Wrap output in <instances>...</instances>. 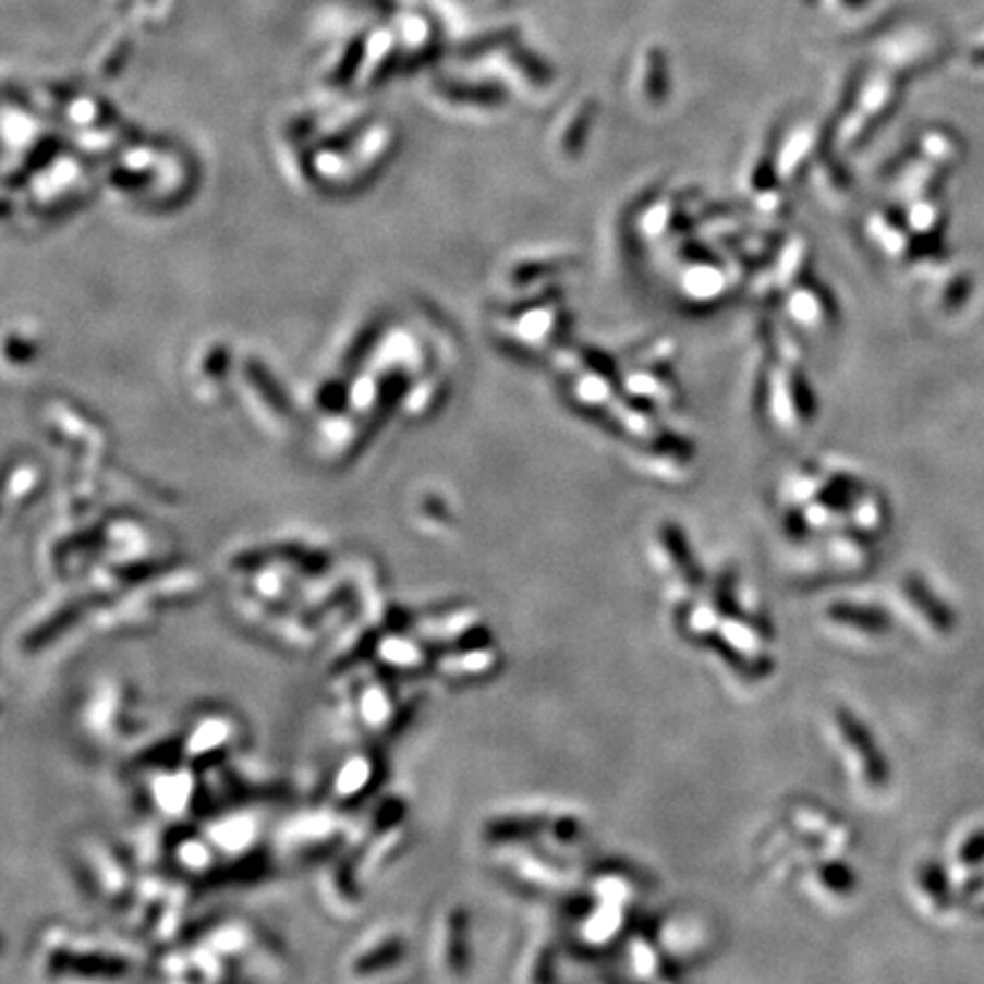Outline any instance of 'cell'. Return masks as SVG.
Segmentation results:
<instances>
[{"mask_svg":"<svg viewBox=\"0 0 984 984\" xmlns=\"http://www.w3.org/2000/svg\"><path fill=\"white\" fill-rule=\"evenodd\" d=\"M841 729L846 731V737H848L850 745H854V750H860L862 760H864L866 775H868L871 779H875V781H885V762L879 760L877 750L871 745V739H868V734L864 731V727H862L860 722L854 725L852 718H843Z\"/></svg>","mask_w":984,"mask_h":984,"instance_id":"cell-2","label":"cell"},{"mask_svg":"<svg viewBox=\"0 0 984 984\" xmlns=\"http://www.w3.org/2000/svg\"><path fill=\"white\" fill-rule=\"evenodd\" d=\"M904 591H907V595H910V599L916 604V607L921 609V614H923L925 618H930L927 622L935 624V629H939V632H950L952 624H955L952 614L944 607V604H939V599H937L935 595H932V593L919 582V579H907Z\"/></svg>","mask_w":984,"mask_h":984,"instance_id":"cell-1","label":"cell"},{"mask_svg":"<svg viewBox=\"0 0 984 984\" xmlns=\"http://www.w3.org/2000/svg\"><path fill=\"white\" fill-rule=\"evenodd\" d=\"M980 862H984V831L973 835L960 850V864L975 866Z\"/></svg>","mask_w":984,"mask_h":984,"instance_id":"cell-3","label":"cell"}]
</instances>
